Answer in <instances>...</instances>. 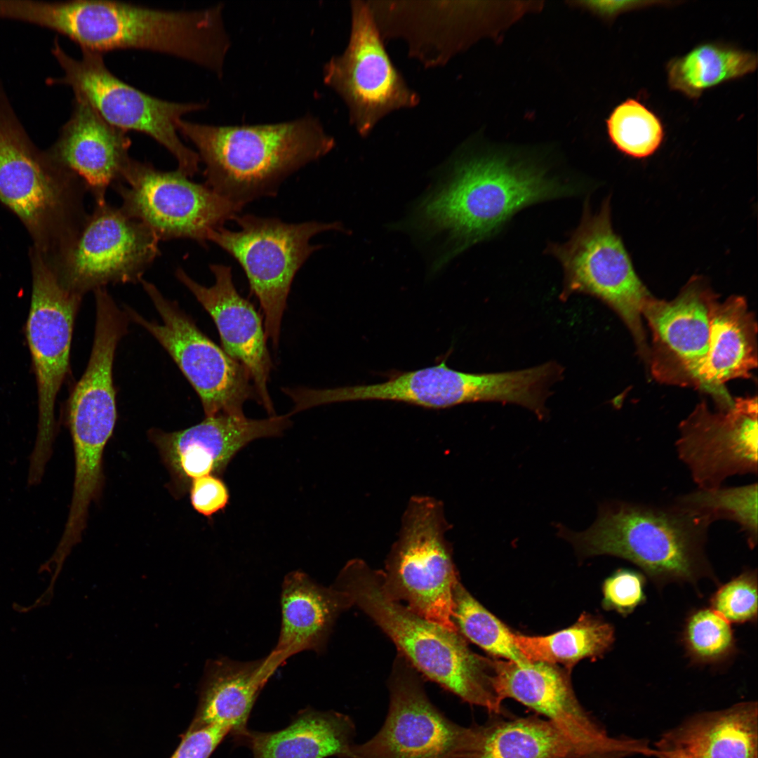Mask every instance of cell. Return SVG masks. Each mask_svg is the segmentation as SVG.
Instances as JSON below:
<instances>
[{"mask_svg": "<svg viewBox=\"0 0 758 758\" xmlns=\"http://www.w3.org/2000/svg\"><path fill=\"white\" fill-rule=\"evenodd\" d=\"M140 283L162 324L127 307L128 319L147 330L170 354L199 395L206 418L245 416V402L257 399L245 368L205 335L178 304L164 297L154 284L144 279Z\"/></svg>", "mask_w": 758, "mask_h": 758, "instance_id": "5bb4252c", "label": "cell"}, {"mask_svg": "<svg viewBox=\"0 0 758 758\" xmlns=\"http://www.w3.org/2000/svg\"><path fill=\"white\" fill-rule=\"evenodd\" d=\"M718 300L707 281L694 276L674 299L652 296L642 310L651 333L647 364L659 382L699 389L708 349L712 308Z\"/></svg>", "mask_w": 758, "mask_h": 758, "instance_id": "ffe728a7", "label": "cell"}, {"mask_svg": "<svg viewBox=\"0 0 758 758\" xmlns=\"http://www.w3.org/2000/svg\"><path fill=\"white\" fill-rule=\"evenodd\" d=\"M513 640L528 662L570 665L585 658L602 656L612 646V625L583 613L572 626L547 636L513 634Z\"/></svg>", "mask_w": 758, "mask_h": 758, "instance_id": "4dcf8cb0", "label": "cell"}, {"mask_svg": "<svg viewBox=\"0 0 758 758\" xmlns=\"http://www.w3.org/2000/svg\"><path fill=\"white\" fill-rule=\"evenodd\" d=\"M32 290L27 325L39 395L38 430L29 472L44 475L55 434L54 406L67 373L74 318L82 295L65 286L49 261L31 247Z\"/></svg>", "mask_w": 758, "mask_h": 758, "instance_id": "8fae6325", "label": "cell"}, {"mask_svg": "<svg viewBox=\"0 0 758 758\" xmlns=\"http://www.w3.org/2000/svg\"><path fill=\"white\" fill-rule=\"evenodd\" d=\"M51 53L63 74L48 78V84L69 87L74 96L85 99L109 124L149 136L175 158L178 171L190 178L197 174L199 155L182 142L178 124L185 115L206 108V102H171L149 95L111 72L103 54L81 50L80 58H73L58 38Z\"/></svg>", "mask_w": 758, "mask_h": 758, "instance_id": "ba28073f", "label": "cell"}, {"mask_svg": "<svg viewBox=\"0 0 758 758\" xmlns=\"http://www.w3.org/2000/svg\"><path fill=\"white\" fill-rule=\"evenodd\" d=\"M534 393L533 379L526 369L465 373L445 361L392 376L381 383L312 389L307 400L312 407L335 402L386 400L429 408H445L477 401H496L525 407Z\"/></svg>", "mask_w": 758, "mask_h": 758, "instance_id": "e0dca14e", "label": "cell"}, {"mask_svg": "<svg viewBox=\"0 0 758 758\" xmlns=\"http://www.w3.org/2000/svg\"><path fill=\"white\" fill-rule=\"evenodd\" d=\"M222 8L221 4L175 11L117 1H39L30 18L33 25L67 37L81 50L160 53L221 76L231 45Z\"/></svg>", "mask_w": 758, "mask_h": 758, "instance_id": "7a4b0ae2", "label": "cell"}, {"mask_svg": "<svg viewBox=\"0 0 758 758\" xmlns=\"http://www.w3.org/2000/svg\"><path fill=\"white\" fill-rule=\"evenodd\" d=\"M112 188L120 207L159 241L187 239L206 246L208 232L234 220L244 208L178 171H162L131 158Z\"/></svg>", "mask_w": 758, "mask_h": 758, "instance_id": "7c38bea8", "label": "cell"}, {"mask_svg": "<svg viewBox=\"0 0 758 758\" xmlns=\"http://www.w3.org/2000/svg\"><path fill=\"white\" fill-rule=\"evenodd\" d=\"M609 137L618 151L634 159L650 157L660 147L664 128L660 118L644 104L628 98L606 119Z\"/></svg>", "mask_w": 758, "mask_h": 758, "instance_id": "836d02e7", "label": "cell"}, {"mask_svg": "<svg viewBox=\"0 0 758 758\" xmlns=\"http://www.w3.org/2000/svg\"><path fill=\"white\" fill-rule=\"evenodd\" d=\"M655 753L681 758H758L757 703L696 714L664 733Z\"/></svg>", "mask_w": 758, "mask_h": 758, "instance_id": "484cf974", "label": "cell"}, {"mask_svg": "<svg viewBox=\"0 0 758 758\" xmlns=\"http://www.w3.org/2000/svg\"><path fill=\"white\" fill-rule=\"evenodd\" d=\"M710 609L731 623L757 620V577L747 571L721 585L710 599Z\"/></svg>", "mask_w": 758, "mask_h": 758, "instance_id": "d590c367", "label": "cell"}, {"mask_svg": "<svg viewBox=\"0 0 758 758\" xmlns=\"http://www.w3.org/2000/svg\"><path fill=\"white\" fill-rule=\"evenodd\" d=\"M229 498L227 487L218 476L205 475L191 481L190 501L193 508L201 515L210 517L223 510Z\"/></svg>", "mask_w": 758, "mask_h": 758, "instance_id": "74e56055", "label": "cell"}, {"mask_svg": "<svg viewBox=\"0 0 758 758\" xmlns=\"http://www.w3.org/2000/svg\"><path fill=\"white\" fill-rule=\"evenodd\" d=\"M127 132L106 121L85 99L74 96L72 110L48 149L85 183L94 204L107 201L109 187L121 182L131 157Z\"/></svg>", "mask_w": 758, "mask_h": 758, "instance_id": "603a6c76", "label": "cell"}, {"mask_svg": "<svg viewBox=\"0 0 758 758\" xmlns=\"http://www.w3.org/2000/svg\"><path fill=\"white\" fill-rule=\"evenodd\" d=\"M355 733L348 715L307 709L285 729L247 730L238 737L251 747L253 758H345L354 744Z\"/></svg>", "mask_w": 758, "mask_h": 758, "instance_id": "83f0119b", "label": "cell"}, {"mask_svg": "<svg viewBox=\"0 0 758 758\" xmlns=\"http://www.w3.org/2000/svg\"><path fill=\"white\" fill-rule=\"evenodd\" d=\"M448 528L440 501L413 496L402 518L399 538L382 572L395 600L419 616L458 631L453 620V592L458 576L446 540Z\"/></svg>", "mask_w": 758, "mask_h": 758, "instance_id": "30bf717a", "label": "cell"}, {"mask_svg": "<svg viewBox=\"0 0 758 758\" xmlns=\"http://www.w3.org/2000/svg\"><path fill=\"white\" fill-rule=\"evenodd\" d=\"M757 484L736 487L700 489L680 496L675 502L695 510L712 522L728 519L736 522L745 533L748 545L757 543Z\"/></svg>", "mask_w": 758, "mask_h": 758, "instance_id": "d6a6232c", "label": "cell"}, {"mask_svg": "<svg viewBox=\"0 0 758 758\" xmlns=\"http://www.w3.org/2000/svg\"><path fill=\"white\" fill-rule=\"evenodd\" d=\"M291 415L255 420L246 416L207 417L187 429L152 434L164 459L186 484L205 475L222 474L235 455L250 442L280 436Z\"/></svg>", "mask_w": 758, "mask_h": 758, "instance_id": "7402d4cb", "label": "cell"}, {"mask_svg": "<svg viewBox=\"0 0 758 758\" xmlns=\"http://www.w3.org/2000/svg\"><path fill=\"white\" fill-rule=\"evenodd\" d=\"M178 131L197 148L204 184L244 207L274 197L291 174L329 153L335 140L312 114L267 124L215 126L181 119Z\"/></svg>", "mask_w": 758, "mask_h": 758, "instance_id": "3957f363", "label": "cell"}, {"mask_svg": "<svg viewBox=\"0 0 758 758\" xmlns=\"http://www.w3.org/2000/svg\"><path fill=\"white\" fill-rule=\"evenodd\" d=\"M453 620L460 634L489 653L521 666L531 663L515 645L514 633L476 600L460 580L453 592Z\"/></svg>", "mask_w": 758, "mask_h": 758, "instance_id": "1f68e13d", "label": "cell"}, {"mask_svg": "<svg viewBox=\"0 0 758 758\" xmlns=\"http://www.w3.org/2000/svg\"><path fill=\"white\" fill-rule=\"evenodd\" d=\"M757 367V326L743 297L732 295L717 301L710 319L709 349L699 376V389L711 394L719 410L733 399L724 383L749 378Z\"/></svg>", "mask_w": 758, "mask_h": 758, "instance_id": "d4e9b609", "label": "cell"}, {"mask_svg": "<svg viewBox=\"0 0 758 758\" xmlns=\"http://www.w3.org/2000/svg\"><path fill=\"white\" fill-rule=\"evenodd\" d=\"M231 731L229 726L216 724L188 730L171 758H208Z\"/></svg>", "mask_w": 758, "mask_h": 758, "instance_id": "f35d334b", "label": "cell"}, {"mask_svg": "<svg viewBox=\"0 0 758 758\" xmlns=\"http://www.w3.org/2000/svg\"><path fill=\"white\" fill-rule=\"evenodd\" d=\"M350 13L347 45L325 63L323 79L345 103L350 123L366 137L391 112L416 107L420 96L390 59L368 1H351Z\"/></svg>", "mask_w": 758, "mask_h": 758, "instance_id": "4fadbf2b", "label": "cell"}, {"mask_svg": "<svg viewBox=\"0 0 758 758\" xmlns=\"http://www.w3.org/2000/svg\"><path fill=\"white\" fill-rule=\"evenodd\" d=\"M385 721L368 741L354 744L345 758H463L474 747L477 726L446 717L429 699L413 667L400 656L389 681Z\"/></svg>", "mask_w": 758, "mask_h": 758, "instance_id": "2e32d148", "label": "cell"}, {"mask_svg": "<svg viewBox=\"0 0 758 758\" xmlns=\"http://www.w3.org/2000/svg\"><path fill=\"white\" fill-rule=\"evenodd\" d=\"M656 1H594L590 6L597 13L604 16L611 17L624 11L645 7Z\"/></svg>", "mask_w": 758, "mask_h": 758, "instance_id": "ab89813d", "label": "cell"}, {"mask_svg": "<svg viewBox=\"0 0 758 758\" xmlns=\"http://www.w3.org/2000/svg\"><path fill=\"white\" fill-rule=\"evenodd\" d=\"M682 640L687 655L696 663H719L736 651L731 624L710 608L689 616Z\"/></svg>", "mask_w": 758, "mask_h": 758, "instance_id": "e575fe53", "label": "cell"}, {"mask_svg": "<svg viewBox=\"0 0 758 758\" xmlns=\"http://www.w3.org/2000/svg\"><path fill=\"white\" fill-rule=\"evenodd\" d=\"M265 657L238 661L227 657L210 660L205 667L196 715L188 730L208 725L231 728L240 736L247 731L253 706L274 674Z\"/></svg>", "mask_w": 758, "mask_h": 758, "instance_id": "4316f807", "label": "cell"}, {"mask_svg": "<svg viewBox=\"0 0 758 758\" xmlns=\"http://www.w3.org/2000/svg\"><path fill=\"white\" fill-rule=\"evenodd\" d=\"M159 241L120 206L95 204L71 246L51 264L65 286L83 296L110 284L140 282L160 254Z\"/></svg>", "mask_w": 758, "mask_h": 758, "instance_id": "9a60e30c", "label": "cell"}, {"mask_svg": "<svg viewBox=\"0 0 758 758\" xmlns=\"http://www.w3.org/2000/svg\"><path fill=\"white\" fill-rule=\"evenodd\" d=\"M445 174L408 225L426 238L444 236L435 268L494 235L522 208L573 192L544 168L500 155L458 154Z\"/></svg>", "mask_w": 758, "mask_h": 758, "instance_id": "6da1fadb", "label": "cell"}, {"mask_svg": "<svg viewBox=\"0 0 758 758\" xmlns=\"http://www.w3.org/2000/svg\"><path fill=\"white\" fill-rule=\"evenodd\" d=\"M757 65V55L752 52L703 43L668 62V84L690 98H698L708 89L753 72Z\"/></svg>", "mask_w": 758, "mask_h": 758, "instance_id": "f546056e", "label": "cell"}, {"mask_svg": "<svg viewBox=\"0 0 758 758\" xmlns=\"http://www.w3.org/2000/svg\"><path fill=\"white\" fill-rule=\"evenodd\" d=\"M757 398L739 397L726 410L698 404L679 426L675 446L700 489L722 486L736 474H757Z\"/></svg>", "mask_w": 758, "mask_h": 758, "instance_id": "d6986e66", "label": "cell"}, {"mask_svg": "<svg viewBox=\"0 0 758 758\" xmlns=\"http://www.w3.org/2000/svg\"><path fill=\"white\" fill-rule=\"evenodd\" d=\"M712 521L674 502L658 506L610 500L599 507L594 524L583 532L559 525L558 536L583 557L610 555L639 567L658 585L714 580L705 553Z\"/></svg>", "mask_w": 758, "mask_h": 758, "instance_id": "5b68a950", "label": "cell"}, {"mask_svg": "<svg viewBox=\"0 0 758 758\" xmlns=\"http://www.w3.org/2000/svg\"><path fill=\"white\" fill-rule=\"evenodd\" d=\"M610 198L593 213L585 203L579 225L569 239L551 244L547 251L561 263V299L575 293L594 296L609 305L631 332L641 357L648 361L649 347L642 310L653 296L637 274L611 221Z\"/></svg>", "mask_w": 758, "mask_h": 758, "instance_id": "52a82bcc", "label": "cell"}, {"mask_svg": "<svg viewBox=\"0 0 758 758\" xmlns=\"http://www.w3.org/2000/svg\"><path fill=\"white\" fill-rule=\"evenodd\" d=\"M655 755L658 757L659 758H681V757H677V756L670 755V754H657V753H656Z\"/></svg>", "mask_w": 758, "mask_h": 758, "instance_id": "60d3db41", "label": "cell"}, {"mask_svg": "<svg viewBox=\"0 0 758 758\" xmlns=\"http://www.w3.org/2000/svg\"><path fill=\"white\" fill-rule=\"evenodd\" d=\"M84 181L31 140L0 81V203L51 263L77 236L88 212Z\"/></svg>", "mask_w": 758, "mask_h": 758, "instance_id": "8992f818", "label": "cell"}, {"mask_svg": "<svg viewBox=\"0 0 758 758\" xmlns=\"http://www.w3.org/2000/svg\"><path fill=\"white\" fill-rule=\"evenodd\" d=\"M493 685L501 702L512 698L552 723L580 758H624L646 752L644 740L608 735L580 705L567 674L554 664L532 662L521 666L494 660Z\"/></svg>", "mask_w": 758, "mask_h": 758, "instance_id": "ac0fdd59", "label": "cell"}, {"mask_svg": "<svg viewBox=\"0 0 758 758\" xmlns=\"http://www.w3.org/2000/svg\"><path fill=\"white\" fill-rule=\"evenodd\" d=\"M333 586L387 634L415 670L463 701L504 714L493 685L494 660L472 652L459 631L414 613L386 590L382 572L364 561L346 563Z\"/></svg>", "mask_w": 758, "mask_h": 758, "instance_id": "277c9868", "label": "cell"}, {"mask_svg": "<svg viewBox=\"0 0 758 758\" xmlns=\"http://www.w3.org/2000/svg\"><path fill=\"white\" fill-rule=\"evenodd\" d=\"M478 726L474 747L463 758H580L570 740L547 719H496Z\"/></svg>", "mask_w": 758, "mask_h": 758, "instance_id": "f1b7e54d", "label": "cell"}, {"mask_svg": "<svg viewBox=\"0 0 758 758\" xmlns=\"http://www.w3.org/2000/svg\"><path fill=\"white\" fill-rule=\"evenodd\" d=\"M281 622L277 644L265 656L275 671L302 651L323 653L338 615L352 606L333 585L326 587L307 573L295 571L284 578L281 592Z\"/></svg>", "mask_w": 758, "mask_h": 758, "instance_id": "cb8c5ba5", "label": "cell"}, {"mask_svg": "<svg viewBox=\"0 0 758 758\" xmlns=\"http://www.w3.org/2000/svg\"><path fill=\"white\" fill-rule=\"evenodd\" d=\"M234 220L238 230L218 227L208 232V241L229 253L242 267L262 309L266 337L277 348L294 277L320 248L310 240L319 233L343 227L338 222L288 223L252 214H239Z\"/></svg>", "mask_w": 758, "mask_h": 758, "instance_id": "9c48e42d", "label": "cell"}, {"mask_svg": "<svg viewBox=\"0 0 758 758\" xmlns=\"http://www.w3.org/2000/svg\"><path fill=\"white\" fill-rule=\"evenodd\" d=\"M210 270L215 282L208 287L196 281L182 267L176 269L175 276L213 319L223 350L245 368L253 381L258 401L270 416L275 415L267 390L272 361L261 317L254 306L237 291L231 267L211 264Z\"/></svg>", "mask_w": 758, "mask_h": 758, "instance_id": "44dd1931", "label": "cell"}, {"mask_svg": "<svg viewBox=\"0 0 758 758\" xmlns=\"http://www.w3.org/2000/svg\"><path fill=\"white\" fill-rule=\"evenodd\" d=\"M645 578L632 569L621 568L608 577L602 587L606 609L627 616L646 600Z\"/></svg>", "mask_w": 758, "mask_h": 758, "instance_id": "8d00e7d4", "label": "cell"}]
</instances>
